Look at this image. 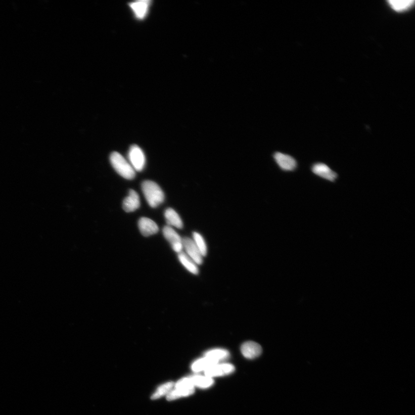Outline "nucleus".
I'll use <instances>...</instances> for the list:
<instances>
[{"instance_id": "14", "label": "nucleus", "mask_w": 415, "mask_h": 415, "mask_svg": "<svg viewBox=\"0 0 415 415\" xmlns=\"http://www.w3.org/2000/svg\"><path fill=\"white\" fill-rule=\"evenodd\" d=\"M229 356V352L222 348L212 349L204 353V356L208 357L217 363H219L220 361L227 360Z\"/></svg>"}, {"instance_id": "10", "label": "nucleus", "mask_w": 415, "mask_h": 415, "mask_svg": "<svg viewBox=\"0 0 415 415\" xmlns=\"http://www.w3.org/2000/svg\"><path fill=\"white\" fill-rule=\"evenodd\" d=\"M241 352L246 358L255 359L261 354L262 348L260 344L254 342H247L242 345Z\"/></svg>"}, {"instance_id": "5", "label": "nucleus", "mask_w": 415, "mask_h": 415, "mask_svg": "<svg viewBox=\"0 0 415 415\" xmlns=\"http://www.w3.org/2000/svg\"><path fill=\"white\" fill-rule=\"evenodd\" d=\"M183 249L186 250V254L197 265H200L203 262V256L197 248L195 242L190 238L182 239Z\"/></svg>"}, {"instance_id": "8", "label": "nucleus", "mask_w": 415, "mask_h": 415, "mask_svg": "<svg viewBox=\"0 0 415 415\" xmlns=\"http://www.w3.org/2000/svg\"><path fill=\"white\" fill-rule=\"evenodd\" d=\"M138 225L140 231L145 237L153 236L159 232L157 224L147 217H142L139 221Z\"/></svg>"}, {"instance_id": "19", "label": "nucleus", "mask_w": 415, "mask_h": 415, "mask_svg": "<svg viewBox=\"0 0 415 415\" xmlns=\"http://www.w3.org/2000/svg\"><path fill=\"white\" fill-rule=\"evenodd\" d=\"M193 240L195 242L197 248L203 257L207 255V247L205 243L204 238L198 233H194L193 234Z\"/></svg>"}, {"instance_id": "4", "label": "nucleus", "mask_w": 415, "mask_h": 415, "mask_svg": "<svg viewBox=\"0 0 415 415\" xmlns=\"http://www.w3.org/2000/svg\"><path fill=\"white\" fill-rule=\"evenodd\" d=\"M163 234L175 252L179 253L182 252V239L173 228L170 226L166 225L163 229Z\"/></svg>"}, {"instance_id": "21", "label": "nucleus", "mask_w": 415, "mask_h": 415, "mask_svg": "<svg viewBox=\"0 0 415 415\" xmlns=\"http://www.w3.org/2000/svg\"><path fill=\"white\" fill-rule=\"evenodd\" d=\"M173 383H168L163 385L162 386H160V387L153 394V399H157V398H158L164 395V394H166V393L170 392L172 388L173 387Z\"/></svg>"}, {"instance_id": "16", "label": "nucleus", "mask_w": 415, "mask_h": 415, "mask_svg": "<svg viewBox=\"0 0 415 415\" xmlns=\"http://www.w3.org/2000/svg\"><path fill=\"white\" fill-rule=\"evenodd\" d=\"M178 259L182 265L189 272L197 274L199 273V269L197 265L189 257L186 253L183 252L178 253Z\"/></svg>"}, {"instance_id": "15", "label": "nucleus", "mask_w": 415, "mask_h": 415, "mask_svg": "<svg viewBox=\"0 0 415 415\" xmlns=\"http://www.w3.org/2000/svg\"><path fill=\"white\" fill-rule=\"evenodd\" d=\"M215 361L206 356L196 360L192 365V371L195 373L205 372L212 365L217 364Z\"/></svg>"}, {"instance_id": "18", "label": "nucleus", "mask_w": 415, "mask_h": 415, "mask_svg": "<svg viewBox=\"0 0 415 415\" xmlns=\"http://www.w3.org/2000/svg\"><path fill=\"white\" fill-rule=\"evenodd\" d=\"M195 392V388H175L168 393L167 399L168 400H173L177 399V398L186 397L191 395Z\"/></svg>"}, {"instance_id": "11", "label": "nucleus", "mask_w": 415, "mask_h": 415, "mask_svg": "<svg viewBox=\"0 0 415 415\" xmlns=\"http://www.w3.org/2000/svg\"><path fill=\"white\" fill-rule=\"evenodd\" d=\"M140 206L141 200L137 193L134 190H130L128 196L123 201V209L126 212H132L137 210Z\"/></svg>"}, {"instance_id": "7", "label": "nucleus", "mask_w": 415, "mask_h": 415, "mask_svg": "<svg viewBox=\"0 0 415 415\" xmlns=\"http://www.w3.org/2000/svg\"><path fill=\"white\" fill-rule=\"evenodd\" d=\"M311 170L313 173L330 181L334 182L338 177V174L329 166L322 163H318L312 166Z\"/></svg>"}, {"instance_id": "6", "label": "nucleus", "mask_w": 415, "mask_h": 415, "mask_svg": "<svg viewBox=\"0 0 415 415\" xmlns=\"http://www.w3.org/2000/svg\"><path fill=\"white\" fill-rule=\"evenodd\" d=\"M235 371V367L229 363H217L204 372L205 376L212 378L230 375Z\"/></svg>"}, {"instance_id": "13", "label": "nucleus", "mask_w": 415, "mask_h": 415, "mask_svg": "<svg viewBox=\"0 0 415 415\" xmlns=\"http://www.w3.org/2000/svg\"><path fill=\"white\" fill-rule=\"evenodd\" d=\"M164 217L166 220L167 225L180 229L183 227V222L181 218L173 209L168 208L164 212Z\"/></svg>"}, {"instance_id": "20", "label": "nucleus", "mask_w": 415, "mask_h": 415, "mask_svg": "<svg viewBox=\"0 0 415 415\" xmlns=\"http://www.w3.org/2000/svg\"><path fill=\"white\" fill-rule=\"evenodd\" d=\"M414 3L412 0H392L389 1L390 5L392 6L393 10L397 11H402L408 9Z\"/></svg>"}, {"instance_id": "3", "label": "nucleus", "mask_w": 415, "mask_h": 415, "mask_svg": "<svg viewBox=\"0 0 415 415\" xmlns=\"http://www.w3.org/2000/svg\"><path fill=\"white\" fill-rule=\"evenodd\" d=\"M129 163L135 171H142L145 168L146 159L141 147L136 145L131 146L128 153Z\"/></svg>"}, {"instance_id": "1", "label": "nucleus", "mask_w": 415, "mask_h": 415, "mask_svg": "<svg viewBox=\"0 0 415 415\" xmlns=\"http://www.w3.org/2000/svg\"><path fill=\"white\" fill-rule=\"evenodd\" d=\"M142 191L148 204L152 208H157L163 203L164 195L157 183L145 180L142 185Z\"/></svg>"}, {"instance_id": "9", "label": "nucleus", "mask_w": 415, "mask_h": 415, "mask_svg": "<svg viewBox=\"0 0 415 415\" xmlns=\"http://www.w3.org/2000/svg\"><path fill=\"white\" fill-rule=\"evenodd\" d=\"M274 158L279 167L283 170L293 171L297 166V161L290 155L276 153L274 155Z\"/></svg>"}, {"instance_id": "12", "label": "nucleus", "mask_w": 415, "mask_h": 415, "mask_svg": "<svg viewBox=\"0 0 415 415\" xmlns=\"http://www.w3.org/2000/svg\"><path fill=\"white\" fill-rule=\"evenodd\" d=\"M150 3L149 1H140L130 3L129 6L135 18L143 19L146 17L149 12Z\"/></svg>"}, {"instance_id": "17", "label": "nucleus", "mask_w": 415, "mask_h": 415, "mask_svg": "<svg viewBox=\"0 0 415 415\" xmlns=\"http://www.w3.org/2000/svg\"><path fill=\"white\" fill-rule=\"evenodd\" d=\"M193 385L197 387L206 389L211 387L214 383L212 378L206 376L195 375L190 377Z\"/></svg>"}, {"instance_id": "2", "label": "nucleus", "mask_w": 415, "mask_h": 415, "mask_svg": "<svg viewBox=\"0 0 415 415\" xmlns=\"http://www.w3.org/2000/svg\"><path fill=\"white\" fill-rule=\"evenodd\" d=\"M110 163L117 173L126 179H133L135 176V171L129 162L122 155L113 152L111 154Z\"/></svg>"}]
</instances>
